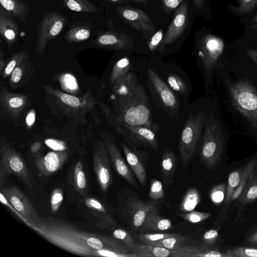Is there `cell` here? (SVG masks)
Instances as JSON below:
<instances>
[{
    "label": "cell",
    "instance_id": "1",
    "mask_svg": "<svg viewBox=\"0 0 257 257\" xmlns=\"http://www.w3.org/2000/svg\"><path fill=\"white\" fill-rule=\"evenodd\" d=\"M215 74L229 106L245 123L249 134L257 139V68L246 58L238 62L221 59Z\"/></svg>",
    "mask_w": 257,
    "mask_h": 257
},
{
    "label": "cell",
    "instance_id": "2",
    "mask_svg": "<svg viewBox=\"0 0 257 257\" xmlns=\"http://www.w3.org/2000/svg\"><path fill=\"white\" fill-rule=\"evenodd\" d=\"M228 133L218 111H210L204 125L199 150L200 161L210 171L221 162Z\"/></svg>",
    "mask_w": 257,
    "mask_h": 257
},
{
    "label": "cell",
    "instance_id": "3",
    "mask_svg": "<svg viewBox=\"0 0 257 257\" xmlns=\"http://www.w3.org/2000/svg\"><path fill=\"white\" fill-rule=\"evenodd\" d=\"M151 106L145 90L139 83L133 93L118 97L116 113L112 117L118 122L143 125L158 132L159 124L151 119Z\"/></svg>",
    "mask_w": 257,
    "mask_h": 257
},
{
    "label": "cell",
    "instance_id": "4",
    "mask_svg": "<svg viewBox=\"0 0 257 257\" xmlns=\"http://www.w3.org/2000/svg\"><path fill=\"white\" fill-rule=\"evenodd\" d=\"M160 209V205L158 201L146 202L128 188H124L120 192L118 203L119 216L132 233L140 228L148 215L158 212Z\"/></svg>",
    "mask_w": 257,
    "mask_h": 257
},
{
    "label": "cell",
    "instance_id": "5",
    "mask_svg": "<svg viewBox=\"0 0 257 257\" xmlns=\"http://www.w3.org/2000/svg\"><path fill=\"white\" fill-rule=\"evenodd\" d=\"M105 113L109 123L121 135L131 149L144 162L149 159L147 149H152L157 152L160 151L156 136L157 132L143 125H132L118 122L110 115V110Z\"/></svg>",
    "mask_w": 257,
    "mask_h": 257
},
{
    "label": "cell",
    "instance_id": "6",
    "mask_svg": "<svg viewBox=\"0 0 257 257\" xmlns=\"http://www.w3.org/2000/svg\"><path fill=\"white\" fill-rule=\"evenodd\" d=\"M209 113L199 111L196 115L190 114L182 130L179 151L180 163L183 167L188 165L200 150L203 127Z\"/></svg>",
    "mask_w": 257,
    "mask_h": 257
},
{
    "label": "cell",
    "instance_id": "7",
    "mask_svg": "<svg viewBox=\"0 0 257 257\" xmlns=\"http://www.w3.org/2000/svg\"><path fill=\"white\" fill-rule=\"evenodd\" d=\"M225 45L220 37L207 34L202 37L199 43L198 56L205 77L211 83L221 60Z\"/></svg>",
    "mask_w": 257,
    "mask_h": 257
},
{
    "label": "cell",
    "instance_id": "8",
    "mask_svg": "<svg viewBox=\"0 0 257 257\" xmlns=\"http://www.w3.org/2000/svg\"><path fill=\"white\" fill-rule=\"evenodd\" d=\"M43 87L47 94L54 98L56 104L60 106L65 114H85L97 103V100L88 91L84 95L76 96L64 93L49 85H44Z\"/></svg>",
    "mask_w": 257,
    "mask_h": 257
},
{
    "label": "cell",
    "instance_id": "9",
    "mask_svg": "<svg viewBox=\"0 0 257 257\" xmlns=\"http://www.w3.org/2000/svg\"><path fill=\"white\" fill-rule=\"evenodd\" d=\"M67 24L66 18L56 12L45 14L38 26L36 53L42 56L48 42L56 37Z\"/></svg>",
    "mask_w": 257,
    "mask_h": 257
},
{
    "label": "cell",
    "instance_id": "10",
    "mask_svg": "<svg viewBox=\"0 0 257 257\" xmlns=\"http://www.w3.org/2000/svg\"><path fill=\"white\" fill-rule=\"evenodd\" d=\"M29 95L9 91L4 82L0 83V121L7 118L15 122L29 103Z\"/></svg>",
    "mask_w": 257,
    "mask_h": 257
},
{
    "label": "cell",
    "instance_id": "11",
    "mask_svg": "<svg viewBox=\"0 0 257 257\" xmlns=\"http://www.w3.org/2000/svg\"><path fill=\"white\" fill-rule=\"evenodd\" d=\"M102 138L118 175L128 183L133 188L138 189L139 186L136 177L127 162L121 156L113 136L109 133L105 132L102 135Z\"/></svg>",
    "mask_w": 257,
    "mask_h": 257
},
{
    "label": "cell",
    "instance_id": "12",
    "mask_svg": "<svg viewBox=\"0 0 257 257\" xmlns=\"http://www.w3.org/2000/svg\"><path fill=\"white\" fill-rule=\"evenodd\" d=\"M147 75L163 107L169 111L177 112L179 103L172 89L152 68H148Z\"/></svg>",
    "mask_w": 257,
    "mask_h": 257
},
{
    "label": "cell",
    "instance_id": "13",
    "mask_svg": "<svg viewBox=\"0 0 257 257\" xmlns=\"http://www.w3.org/2000/svg\"><path fill=\"white\" fill-rule=\"evenodd\" d=\"M118 16L133 28L142 32H152L155 27L151 18L143 11L126 6L116 9Z\"/></svg>",
    "mask_w": 257,
    "mask_h": 257
},
{
    "label": "cell",
    "instance_id": "14",
    "mask_svg": "<svg viewBox=\"0 0 257 257\" xmlns=\"http://www.w3.org/2000/svg\"><path fill=\"white\" fill-rule=\"evenodd\" d=\"M188 22V1L184 0L174 14L172 22L164 36L161 43L160 50L178 39L184 32Z\"/></svg>",
    "mask_w": 257,
    "mask_h": 257
},
{
    "label": "cell",
    "instance_id": "15",
    "mask_svg": "<svg viewBox=\"0 0 257 257\" xmlns=\"http://www.w3.org/2000/svg\"><path fill=\"white\" fill-rule=\"evenodd\" d=\"M92 43L98 47L109 49H128L134 47L133 42L129 36L114 31L98 33Z\"/></svg>",
    "mask_w": 257,
    "mask_h": 257
},
{
    "label": "cell",
    "instance_id": "16",
    "mask_svg": "<svg viewBox=\"0 0 257 257\" xmlns=\"http://www.w3.org/2000/svg\"><path fill=\"white\" fill-rule=\"evenodd\" d=\"M191 238L187 236L179 234L177 235L167 238L160 241L150 243L148 244L173 250L191 252L195 254L194 257L196 253L206 250L209 248V246L204 244L200 245H195L193 243L194 241H191Z\"/></svg>",
    "mask_w": 257,
    "mask_h": 257
},
{
    "label": "cell",
    "instance_id": "17",
    "mask_svg": "<svg viewBox=\"0 0 257 257\" xmlns=\"http://www.w3.org/2000/svg\"><path fill=\"white\" fill-rule=\"evenodd\" d=\"M131 253L139 257H194V253L173 250L163 247L135 243L131 248Z\"/></svg>",
    "mask_w": 257,
    "mask_h": 257
},
{
    "label": "cell",
    "instance_id": "18",
    "mask_svg": "<svg viewBox=\"0 0 257 257\" xmlns=\"http://www.w3.org/2000/svg\"><path fill=\"white\" fill-rule=\"evenodd\" d=\"M33 68L29 55L15 67L9 77V83L13 90L22 86L30 80Z\"/></svg>",
    "mask_w": 257,
    "mask_h": 257
},
{
    "label": "cell",
    "instance_id": "19",
    "mask_svg": "<svg viewBox=\"0 0 257 257\" xmlns=\"http://www.w3.org/2000/svg\"><path fill=\"white\" fill-rule=\"evenodd\" d=\"M19 27L11 15L2 7L0 10V34L9 49L17 40Z\"/></svg>",
    "mask_w": 257,
    "mask_h": 257
},
{
    "label": "cell",
    "instance_id": "20",
    "mask_svg": "<svg viewBox=\"0 0 257 257\" xmlns=\"http://www.w3.org/2000/svg\"><path fill=\"white\" fill-rule=\"evenodd\" d=\"M126 162L133 172L136 178L142 186H144L147 180V175L144 161L126 143L121 142Z\"/></svg>",
    "mask_w": 257,
    "mask_h": 257
},
{
    "label": "cell",
    "instance_id": "21",
    "mask_svg": "<svg viewBox=\"0 0 257 257\" xmlns=\"http://www.w3.org/2000/svg\"><path fill=\"white\" fill-rule=\"evenodd\" d=\"M177 166V160L175 153L166 149L161 163V176L164 187L168 188L174 182Z\"/></svg>",
    "mask_w": 257,
    "mask_h": 257
},
{
    "label": "cell",
    "instance_id": "22",
    "mask_svg": "<svg viewBox=\"0 0 257 257\" xmlns=\"http://www.w3.org/2000/svg\"><path fill=\"white\" fill-rule=\"evenodd\" d=\"M1 7L20 22H24L30 8L24 0H0Z\"/></svg>",
    "mask_w": 257,
    "mask_h": 257
},
{
    "label": "cell",
    "instance_id": "23",
    "mask_svg": "<svg viewBox=\"0 0 257 257\" xmlns=\"http://www.w3.org/2000/svg\"><path fill=\"white\" fill-rule=\"evenodd\" d=\"M139 83L136 74L128 72L116 81L112 90L117 97L127 95L134 92Z\"/></svg>",
    "mask_w": 257,
    "mask_h": 257
},
{
    "label": "cell",
    "instance_id": "24",
    "mask_svg": "<svg viewBox=\"0 0 257 257\" xmlns=\"http://www.w3.org/2000/svg\"><path fill=\"white\" fill-rule=\"evenodd\" d=\"M88 23H79L71 28L65 36V40L68 43H78L85 41L90 36L91 26Z\"/></svg>",
    "mask_w": 257,
    "mask_h": 257
},
{
    "label": "cell",
    "instance_id": "25",
    "mask_svg": "<svg viewBox=\"0 0 257 257\" xmlns=\"http://www.w3.org/2000/svg\"><path fill=\"white\" fill-rule=\"evenodd\" d=\"M157 213L154 212L148 216L142 226L144 230L164 231L172 227L171 220L161 216Z\"/></svg>",
    "mask_w": 257,
    "mask_h": 257
},
{
    "label": "cell",
    "instance_id": "26",
    "mask_svg": "<svg viewBox=\"0 0 257 257\" xmlns=\"http://www.w3.org/2000/svg\"><path fill=\"white\" fill-rule=\"evenodd\" d=\"M243 204H247L255 201L257 199V173L253 171L237 198Z\"/></svg>",
    "mask_w": 257,
    "mask_h": 257
},
{
    "label": "cell",
    "instance_id": "27",
    "mask_svg": "<svg viewBox=\"0 0 257 257\" xmlns=\"http://www.w3.org/2000/svg\"><path fill=\"white\" fill-rule=\"evenodd\" d=\"M200 201V196L195 187L189 188L186 192L180 204V210L183 212L193 211Z\"/></svg>",
    "mask_w": 257,
    "mask_h": 257
},
{
    "label": "cell",
    "instance_id": "28",
    "mask_svg": "<svg viewBox=\"0 0 257 257\" xmlns=\"http://www.w3.org/2000/svg\"><path fill=\"white\" fill-rule=\"evenodd\" d=\"M68 9L80 13H95L98 10L95 6L88 0H62Z\"/></svg>",
    "mask_w": 257,
    "mask_h": 257
},
{
    "label": "cell",
    "instance_id": "29",
    "mask_svg": "<svg viewBox=\"0 0 257 257\" xmlns=\"http://www.w3.org/2000/svg\"><path fill=\"white\" fill-rule=\"evenodd\" d=\"M131 62L127 56L121 58L114 64L110 76V85H113L116 81L128 73L131 69Z\"/></svg>",
    "mask_w": 257,
    "mask_h": 257
},
{
    "label": "cell",
    "instance_id": "30",
    "mask_svg": "<svg viewBox=\"0 0 257 257\" xmlns=\"http://www.w3.org/2000/svg\"><path fill=\"white\" fill-rule=\"evenodd\" d=\"M28 55L26 51L21 50L12 55L7 62L3 72L0 74L2 80L9 77L17 65Z\"/></svg>",
    "mask_w": 257,
    "mask_h": 257
},
{
    "label": "cell",
    "instance_id": "31",
    "mask_svg": "<svg viewBox=\"0 0 257 257\" xmlns=\"http://www.w3.org/2000/svg\"><path fill=\"white\" fill-rule=\"evenodd\" d=\"M242 171L243 169H236L231 172L228 176L225 196L226 204L231 201L233 194L239 184Z\"/></svg>",
    "mask_w": 257,
    "mask_h": 257
},
{
    "label": "cell",
    "instance_id": "32",
    "mask_svg": "<svg viewBox=\"0 0 257 257\" xmlns=\"http://www.w3.org/2000/svg\"><path fill=\"white\" fill-rule=\"evenodd\" d=\"M58 79L62 88L69 94L75 95L79 92V85L73 74L65 73L60 75Z\"/></svg>",
    "mask_w": 257,
    "mask_h": 257
},
{
    "label": "cell",
    "instance_id": "33",
    "mask_svg": "<svg viewBox=\"0 0 257 257\" xmlns=\"http://www.w3.org/2000/svg\"><path fill=\"white\" fill-rule=\"evenodd\" d=\"M167 83L169 86L177 93L186 95L188 93V88L185 82L175 74L170 73L167 76Z\"/></svg>",
    "mask_w": 257,
    "mask_h": 257
},
{
    "label": "cell",
    "instance_id": "34",
    "mask_svg": "<svg viewBox=\"0 0 257 257\" xmlns=\"http://www.w3.org/2000/svg\"><path fill=\"white\" fill-rule=\"evenodd\" d=\"M231 257H257V246H238L227 250Z\"/></svg>",
    "mask_w": 257,
    "mask_h": 257
},
{
    "label": "cell",
    "instance_id": "35",
    "mask_svg": "<svg viewBox=\"0 0 257 257\" xmlns=\"http://www.w3.org/2000/svg\"><path fill=\"white\" fill-rule=\"evenodd\" d=\"M148 196L154 201H158L164 197L163 186L160 181L156 178L151 181Z\"/></svg>",
    "mask_w": 257,
    "mask_h": 257
},
{
    "label": "cell",
    "instance_id": "36",
    "mask_svg": "<svg viewBox=\"0 0 257 257\" xmlns=\"http://www.w3.org/2000/svg\"><path fill=\"white\" fill-rule=\"evenodd\" d=\"M178 234V233H163L141 234L139 236V239L143 243L148 244L150 243L160 241Z\"/></svg>",
    "mask_w": 257,
    "mask_h": 257
},
{
    "label": "cell",
    "instance_id": "37",
    "mask_svg": "<svg viewBox=\"0 0 257 257\" xmlns=\"http://www.w3.org/2000/svg\"><path fill=\"white\" fill-rule=\"evenodd\" d=\"M178 215L180 217L189 222L197 223L207 219L211 214L207 212L192 211L188 212L181 213Z\"/></svg>",
    "mask_w": 257,
    "mask_h": 257
},
{
    "label": "cell",
    "instance_id": "38",
    "mask_svg": "<svg viewBox=\"0 0 257 257\" xmlns=\"http://www.w3.org/2000/svg\"><path fill=\"white\" fill-rule=\"evenodd\" d=\"M238 5L234 10L240 15L251 13L257 6V0H238Z\"/></svg>",
    "mask_w": 257,
    "mask_h": 257
},
{
    "label": "cell",
    "instance_id": "39",
    "mask_svg": "<svg viewBox=\"0 0 257 257\" xmlns=\"http://www.w3.org/2000/svg\"><path fill=\"white\" fill-rule=\"evenodd\" d=\"M226 185L224 183L220 184L214 186L210 193L211 201L214 204H219L222 202L225 196Z\"/></svg>",
    "mask_w": 257,
    "mask_h": 257
},
{
    "label": "cell",
    "instance_id": "40",
    "mask_svg": "<svg viewBox=\"0 0 257 257\" xmlns=\"http://www.w3.org/2000/svg\"><path fill=\"white\" fill-rule=\"evenodd\" d=\"M114 238L123 242L130 248H132L136 243L131 234L127 231L122 229H117L113 232Z\"/></svg>",
    "mask_w": 257,
    "mask_h": 257
},
{
    "label": "cell",
    "instance_id": "41",
    "mask_svg": "<svg viewBox=\"0 0 257 257\" xmlns=\"http://www.w3.org/2000/svg\"><path fill=\"white\" fill-rule=\"evenodd\" d=\"M44 162L47 169L50 172L55 171L59 167V157L57 154L54 152L47 154L45 157Z\"/></svg>",
    "mask_w": 257,
    "mask_h": 257
},
{
    "label": "cell",
    "instance_id": "42",
    "mask_svg": "<svg viewBox=\"0 0 257 257\" xmlns=\"http://www.w3.org/2000/svg\"><path fill=\"white\" fill-rule=\"evenodd\" d=\"M218 235V231L215 229H210L206 231L202 237L204 244L209 247L214 244L217 240Z\"/></svg>",
    "mask_w": 257,
    "mask_h": 257
},
{
    "label": "cell",
    "instance_id": "43",
    "mask_svg": "<svg viewBox=\"0 0 257 257\" xmlns=\"http://www.w3.org/2000/svg\"><path fill=\"white\" fill-rule=\"evenodd\" d=\"M99 179L103 187L106 188L110 184L111 180L110 172L107 166H101L99 171Z\"/></svg>",
    "mask_w": 257,
    "mask_h": 257
},
{
    "label": "cell",
    "instance_id": "44",
    "mask_svg": "<svg viewBox=\"0 0 257 257\" xmlns=\"http://www.w3.org/2000/svg\"><path fill=\"white\" fill-rule=\"evenodd\" d=\"M164 31L163 29H160L157 31L149 41L148 44L149 49L152 51H155L161 43L163 39Z\"/></svg>",
    "mask_w": 257,
    "mask_h": 257
},
{
    "label": "cell",
    "instance_id": "45",
    "mask_svg": "<svg viewBox=\"0 0 257 257\" xmlns=\"http://www.w3.org/2000/svg\"><path fill=\"white\" fill-rule=\"evenodd\" d=\"M195 257H231L228 251H220L208 249L196 253Z\"/></svg>",
    "mask_w": 257,
    "mask_h": 257
},
{
    "label": "cell",
    "instance_id": "46",
    "mask_svg": "<svg viewBox=\"0 0 257 257\" xmlns=\"http://www.w3.org/2000/svg\"><path fill=\"white\" fill-rule=\"evenodd\" d=\"M184 0H162V9L166 14L170 13Z\"/></svg>",
    "mask_w": 257,
    "mask_h": 257
},
{
    "label": "cell",
    "instance_id": "47",
    "mask_svg": "<svg viewBox=\"0 0 257 257\" xmlns=\"http://www.w3.org/2000/svg\"><path fill=\"white\" fill-rule=\"evenodd\" d=\"M45 144L50 148L56 151H64L66 149L65 144L60 141L49 139L45 141Z\"/></svg>",
    "mask_w": 257,
    "mask_h": 257
},
{
    "label": "cell",
    "instance_id": "48",
    "mask_svg": "<svg viewBox=\"0 0 257 257\" xmlns=\"http://www.w3.org/2000/svg\"><path fill=\"white\" fill-rule=\"evenodd\" d=\"M9 164L11 168L16 172H20L24 168L22 161L16 156H14L11 158Z\"/></svg>",
    "mask_w": 257,
    "mask_h": 257
},
{
    "label": "cell",
    "instance_id": "49",
    "mask_svg": "<svg viewBox=\"0 0 257 257\" xmlns=\"http://www.w3.org/2000/svg\"><path fill=\"white\" fill-rule=\"evenodd\" d=\"M245 57L257 68V50L247 48L245 50Z\"/></svg>",
    "mask_w": 257,
    "mask_h": 257
},
{
    "label": "cell",
    "instance_id": "50",
    "mask_svg": "<svg viewBox=\"0 0 257 257\" xmlns=\"http://www.w3.org/2000/svg\"><path fill=\"white\" fill-rule=\"evenodd\" d=\"M36 120V112L34 109H31L27 113L26 117V123L28 127H31L35 123Z\"/></svg>",
    "mask_w": 257,
    "mask_h": 257
},
{
    "label": "cell",
    "instance_id": "51",
    "mask_svg": "<svg viewBox=\"0 0 257 257\" xmlns=\"http://www.w3.org/2000/svg\"><path fill=\"white\" fill-rule=\"evenodd\" d=\"M87 242L90 246L95 249H101L103 246L101 240L93 237L89 238L87 240Z\"/></svg>",
    "mask_w": 257,
    "mask_h": 257
},
{
    "label": "cell",
    "instance_id": "52",
    "mask_svg": "<svg viewBox=\"0 0 257 257\" xmlns=\"http://www.w3.org/2000/svg\"><path fill=\"white\" fill-rule=\"evenodd\" d=\"M86 205L89 207L94 208L103 211L102 205L98 201L94 199H87L86 201Z\"/></svg>",
    "mask_w": 257,
    "mask_h": 257
},
{
    "label": "cell",
    "instance_id": "53",
    "mask_svg": "<svg viewBox=\"0 0 257 257\" xmlns=\"http://www.w3.org/2000/svg\"><path fill=\"white\" fill-rule=\"evenodd\" d=\"M11 202L14 207L18 211L24 210V206L18 198L13 196L11 199Z\"/></svg>",
    "mask_w": 257,
    "mask_h": 257
},
{
    "label": "cell",
    "instance_id": "54",
    "mask_svg": "<svg viewBox=\"0 0 257 257\" xmlns=\"http://www.w3.org/2000/svg\"><path fill=\"white\" fill-rule=\"evenodd\" d=\"M77 184L80 188H84L85 186L86 179L84 174L82 172H79L77 174Z\"/></svg>",
    "mask_w": 257,
    "mask_h": 257
},
{
    "label": "cell",
    "instance_id": "55",
    "mask_svg": "<svg viewBox=\"0 0 257 257\" xmlns=\"http://www.w3.org/2000/svg\"><path fill=\"white\" fill-rule=\"evenodd\" d=\"M247 242L257 246V230H255L249 236Z\"/></svg>",
    "mask_w": 257,
    "mask_h": 257
},
{
    "label": "cell",
    "instance_id": "56",
    "mask_svg": "<svg viewBox=\"0 0 257 257\" xmlns=\"http://www.w3.org/2000/svg\"><path fill=\"white\" fill-rule=\"evenodd\" d=\"M5 54L3 52L2 49H0V74L3 72L7 62L4 59Z\"/></svg>",
    "mask_w": 257,
    "mask_h": 257
},
{
    "label": "cell",
    "instance_id": "57",
    "mask_svg": "<svg viewBox=\"0 0 257 257\" xmlns=\"http://www.w3.org/2000/svg\"><path fill=\"white\" fill-rule=\"evenodd\" d=\"M63 199V197L60 193H57L53 195L52 198V203L53 204H56L60 201H61Z\"/></svg>",
    "mask_w": 257,
    "mask_h": 257
},
{
    "label": "cell",
    "instance_id": "58",
    "mask_svg": "<svg viewBox=\"0 0 257 257\" xmlns=\"http://www.w3.org/2000/svg\"><path fill=\"white\" fill-rule=\"evenodd\" d=\"M108 1L114 4H128L129 1L128 0H104Z\"/></svg>",
    "mask_w": 257,
    "mask_h": 257
},
{
    "label": "cell",
    "instance_id": "59",
    "mask_svg": "<svg viewBox=\"0 0 257 257\" xmlns=\"http://www.w3.org/2000/svg\"><path fill=\"white\" fill-rule=\"evenodd\" d=\"M194 3L198 8H201L204 4V0H193Z\"/></svg>",
    "mask_w": 257,
    "mask_h": 257
},
{
    "label": "cell",
    "instance_id": "60",
    "mask_svg": "<svg viewBox=\"0 0 257 257\" xmlns=\"http://www.w3.org/2000/svg\"><path fill=\"white\" fill-rule=\"evenodd\" d=\"M131 1L133 2L138 3H142L143 4H146L149 0H131Z\"/></svg>",
    "mask_w": 257,
    "mask_h": 257
},
{
    "label": "cell",
    "instance_id": "61",
    "mask_svg": "<svg viewBox=\"0 0 257 257\" xmlns=\"http://www.w3.org/2000/svg\"><path fill=\"white\" fill-rule=\"evenodd\" d=\"M1 200L4 203H5V204L7 203L6 199L4 198V197L2 195V194H1Z\"/></svg>",
    "mask_w": 257,
    "mask_h": 257
},
{
    "label": "cell",
    "instance_id": "62",
    "mask_svg": "<svg viewBox=\"0 0 257 257\" xmlns=\"http://www.w3.org/2000/svg\"><path fill=\"white\" fill-rule=\"evenodd\" d=\"M251 22L253 23H257V14H256L253 18L251 20Z\"/></svg>",
    "mask_w": 257,
    "mask_h": 257
},
{
    "label": "cell",
    "instance_id": "63",
    "mask_svg": "<svg viewBox=\"0 0 257 257\" xmlns=\"http://www.w3.org/2000/svg\"><path fill=\"white\" fill-rule=\"evenodd\" d=\"M250 28L257 31V23L250 26Z\"/></svg>",
    "mask_w": 257,
    "mask_h": 257
}]
</instances>
